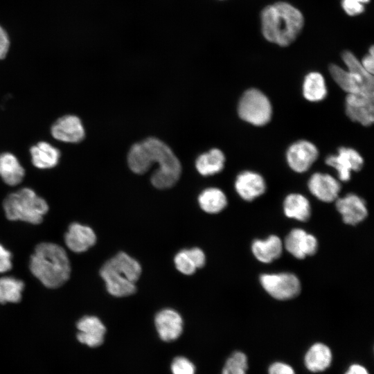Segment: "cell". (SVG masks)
Returning a JSON list of instances; mask_svg holds the SVG:
<instances>
[{"label":"cell","mask_w":374,"mask_h":374,"mask_svg":"<svg viewBox=\"0 0 374 374\" xmlns=\"http://www.w3.org/2000/svg\"><path fill=\"white\" fill-rule=\"evenodd\" d=\"M127 163L132 172L143 174L150 166L157 163L159 168L151 177L157 188H168L175 184L181 174V164L172 150L156 138H148L134 144L127 155Z\"/></svg>","instance_id":"obj_1"},{"label":"cell","mask_w":374,"mask_h":374,"mask_svg":"<svg viewBox=\"0 0 374 374\" xmlns=\"http://www.w3.org/2000/svg\"><path fill=\"white\" fill-rule=\"evenodd\" d=\"M32 274L46 287L57 288L70 276L71 266L65 250L51 242L37 245L30 260Z\"/></svg>","instance_id":"obj_2"},{"label":"cell","mask_w":374,"mask_h":374,"mask_svg":"<svg viewBox=\"0 0 374 374\" xmlns=\"http://www.w3.org/2000/svg\"><path fill=\"white\" fill-rule=\"evenodd\" d=\"M301 12L285 2L267 6L261 13L262 30L269 42L285 46L297 37L303 25Z\"/></svg>","instance_id":"obj_3"},{"label":"cell","mask_w":374,"mask_h":374,"mask_svg":"<svg viewBox=\"0 0 374 374\" xmlns=\"http://www.w3.org/2000/svg\"><path fill=\"white\" fill-rule=\"evenodd\" d=\"M3 207L8 220L33 224L41 223L48 210L45 199L29 188H23L8 195L4 199Z\"/></svg>","instance_id":"obj_4"},{"label":"cell","mask_w":374,"mask_h":374,"mask_svg":"<svg viewBox=\"0 0 374 374\" xmlns=\"http://www.w3.org/2000/svg\"><path fill=\"white\" fill-rule=\"evenodd\" d=\"M342 58L349 71H346L337 65L331 64L329 70L335 81L348 93L374 96L373 75L364 69L352 53L344 51Z\"/></svg>","instance_id":"obj_5"},{"label":"cell","mask_w":374,"mask_h":374,"mask_svg":"<svg viewBox=\"0 0 374 374\" xmlns=\"http://www.w3.org/2000/svg\"><path fill=\"white\" fill-rule=\"evenodd\" d=\"M238 114L242 120L254 125H264L271 118V104L261 91L251 89L244 93L239 102Z\"/></svg>","instance_id":"obj_6"},{"label":"cell","mask_w":374,"mask_h":374,"mask_svg":"<svg viewBox=\"0 0 374 374\" xmlns=\"http://www.w3.org/2000/svg\"><path fill=\"white\" fill-rule=\"evenodd\" d=\"M260 282L264 290L278 300L291 299L301 291L300 280L292 273L264 274L260 276Z\"/></svg>","instance_id":"obj_7"},{"label":"cell","mask_w":374,"mask_h":374,"mask_svg":"<svg viewBox=\"0 0 374 374\" xmlns=\"http://www.w3.org/2000/svg\"><path fill=\"white\" fill-rule=\"evenodd\" d=\"M52 136L65 143H78L84 139L85 131L81 120L75 115L59 118L51 128Z\"/></svg>","instance_id":"obj_8"},{"label":"cell","mask_w":374,"mask_h":374,"mask_svg":"<svg viewBox=\"0 0 374 374\" xmlns=\"http://www.w3.org/2000/svg\"><path fill=\"white\" fill-rule=\"evenodd\" d=\"M326 163L335 168L341 181H346L350 178V171H359L364 160L359 154L352 148H340L337 155H330L326 159Z\"/></svg>","instance_id":"obj_9"},{"label":"cell","mask_w":374,"mask_h":374,"mask_svg":"<svg viewBox=\"0 0 374 374\" xmlns=\"http://www.w3.org/2000/svg\"><path fill=\"white\" fill-rule=\"evenodd\" d=\"M318 157L316 146L307 141L292 144L287 150V159L290 168L296 172L306 171Z\"/></svg>","instance_id":"obj_10"},{"label":"cell","mask_w":374,"mask_h":374,"mask_svg":"<svg viewBox=\"0 0 374 374\" xmlns=\"http://www.w3.org/2000/svg\"><path fill=\"white\" fill-rule=\"evenodd\" d=\"M287 251L298 259H303L307 256L314 255L318 248L316 238L301 229H294L290 231L285 240Z\"/></svg>","instance_id":"obj_11"},{"label":"cell","mask_w":374,"mask_h":374,"mask_svg":"<svg viewBox=\"0 0 374 374\" xmlns=\"http://www.w3.org/2000/svg\"><path fill=\"white\" fill-rule=\"evenodd\" d=\"M154 323L159 337L167 342L177 339L183 330L181 315L169 308L163 309L157 314Z\"/></svg>","instance_id":"obj_12"},{"label":"cell","mask_w":374,"mask_h":374,"mask_svg":"<svg viewBox=\"0 0 374 374\" xmlns=\"http://www.w3.org/2000/svg\"><path fill=\"white\" fill-rule=\"evenodd\" d=\"M78 340L87 346L95 348L100 346L104 341L105 326L95 316H84L77 323Z\"/></svg>","instance_id":"obj_13"},{"label":"cell","mask_w":374,"mask_h":374,"mask_svg":"<svg viewBox=\"0 0 374 374\" xmlns=\"http://www.w3.org/2000/svg\"><path fill=\"white\" fill-rule=\"evenodd\" d=\"M336 207L341 215L343 221L350 225H355L362 222L368 215L364 201L355 194L350 193L338 199Z\"/></svg>","instance_id":"obj_14"},{"label":"cell","mask_w":374,"mask_h":374,"mask_svg":"<svg viewBox=\"0 0 374 374\" xmlns=\"http://www.w3.org/2000/svg\"><path fill=\"white\" fill-rule=\"evenodd\" d=\"M64 241L70 250L75 253H82L96 243V236L89 226L72 223L65 233Z\"/></svg>","instance_id":"obj_15"},{"label":"cell","mask_w":374,"mask_h":374,"mask_svg":"<svg viewBox=\"0 0 374 374\" xmlns=\"http://www.w3.org/2000/svg\"><path fill=\"white\" fill-rule=\"evenodd\" d=\"M108 292L116 297L133 294L136 292L135 283L129 280L121 273L105 263L100 270Z\"/></svg>","instance_id":"obj_16"},{"label":"cell","mask_w":374,"mask_h":374,"mask_svg":"<svg viewBox=\"0 0 374 374\" xmlns=\"http://www.w3.org/2000/svg\"><path fill=\"white\" fill-rule=\"evenodd\" d=\"M308 188L312 194L319 199L331 202L337 198L341 186L329 175L314 173L308 181Z\"/></svg>","instance_id":"obj_17"},{"label":"cell","mask_w":374,"mask_h":374,"mask_svg":"<svg viewBox=\"0 0 374 374\" xmlns=\"http://www.w3.org/2000/svg\"><path fill=\"white\" fill-rule=\"evenodd\" d=\"M235 186L239 195L247 201H252L261 195L266 188L263 178L249 171L242 172L238 176Z\"/></svg>","instance_id":"obj_18"},{"label":"cell","mask_w":374,"mask_h":374,"mask_svg":"<svg viewBox=\"0 0 374 374\" xmlns=\"http://www.w3.org/2000/svg\"><path fill=\"white\" fill-rule=\"evenodd\" d=\"M31 161L39 169H49L56 166L61 156L60 150L45 141L33 145L30 149Z\"/></svg>","instance_id":"obj_19"},{"label":"cell","mask_w":374,"mask_h":374,"mask_svg":"<svg viewBox=\"0 0 374 374\" xmlns=\"http://www.w3.org/2000/svg\"><path fill=\"white\" fill-rule=\"evenodd\" d=\"M251 250L256 258L264 263H269L278 258L283 251L280 238L275 235L266 240H256L251 245Z\"/></svg>","instance_id":"obj_20"},{"label":"cell","mask_w":374,"mask_h":374,"mask_svg":"<svg viewBox=\"0 0 374 374\" xmlns=\"http://www.w3.org/2000/svg\"><path fill=\"white\" fill-rule=\"evenodd\" d=\"M332 358V352L328 346L322 343H316L305 353L304 364L311 372H321L330 366Z\"/></svg>","instance_id":"obj_21"},{"label":"cell","mask_w":374,"mask_h":374,"mask_svg":"<svg viewBox=\"0 0 374 374\" xmlns=\"http://www.w3.org/2000/svg\"><path fill=\"white\" fill-rule=\"evenodd\" d=\"M25 176V170L12 153L0 154V177L9 186L19 184Z\"/></svg>","instance_id":"obj_22"},{"label":"cell","mask_w":374,"mask_h":374,"mask_svg":"<svg viewBox=\"0 0 374 374\" xmlns=\"http://www.w3.org/2000/svg\"><path fill=\"white\" fill-rule=\"evenodd\" d=\"M106 262L134 283L141 276V267L139 262L125 252H119Z\"/></svg>","instance_id":"obj_23"},{"label":"cell","mask_w":374,"mask_h":374,"mask_svg":"<svg viewBox=\"0 0 374 374\" xmlns=\"http://www.w3.org/2000/svg\"><path fill=\"white\" fill-rule=\"evenodd\" d=\"M285 215L290 218L305 222L310 216V206L308 200L300 194H290L283 204Z\"/></svg>","instance_id":"obj_24"},{"label":"cell","mask_w":374,"mask_h":374,"mask_svg":"<svg viewBox=\"0 0 374 374\" xmlns=\"http://www.w3.org/2000/svg\"><path fill=\"white\" fill-rule=\"evenodd\" d=\"M224 161L222 152L214 148L198 157L196 160V168L202 175H213L223 169Z\"/></svg>","instance_id":"obj_25"},{"label":"cell","mask_w":374,"mask_h":374,"mask_svg":"<svg viewBox=\"0 0 374 374\" xmlns=\"http://www.w3.org/2000/svg\"><path fill=\"white\" fill-rule=\"evenodd\" d=\"M198 202L203 211L208 213H217L226 206L224 193L216 188L204 190L199 196Z\"/></svg>","instance_id":"obj_26"},{"label":"cell","mask_w":374,"mask_h":374,"mask_svg":"<svg viewBox=\"0 0 374 374\" xmlns=\"http://www.w3.org/2000/svg\"><path fill=\"white\" fill-rule=\"evenodd\" d=\"M24 287L21 280L11 276L0 278V303L19 302Z\"/></svg>","instance_id":"obj_27"},{"label":"cell","mask_w":374,"mask_h":374,"mask_svg":"<svg viewBox=\"0 0 374 374\" xmlns=\"http://www.w3.org/2000/svg\"><path fill=\"white\" fill-rule=\"evenodd\" d=\"M327 93L323 76L317 72L308 74L303 83V95L310 101L323 100Z\"/></svg>","instance_id":"obj_28"},{"label":"cell","mask_w":374,"mask_h":374,"mask_svg":"<svg viewBox=\"0 0 374 374\" xmlns=\"http://www.w3.org/2000/svg\"><path fill=\"white\" fill-rule=\"evenodd\" d=\"M374 105L362 106L346 105V112L353 121L368 126L373 123L374 119Z\"/></svg>","instance_id":"obj_29"},{"label":"cell","mask_w":374,"mask_h":374,"mask_svg":"<svg viewBox=\"0 0 374 374\" xmlns=\"http://www.w3.org/2000/svg\"><path fill=\"white\" fill-rule=\"evenodd\" d=\"M247 368L248 360L246 355L236 351L226 361L222 374H246Z\"/></svg>","instance_id":"obj_30"},{"label":"cell","mask_w":374,"mask_h":374,"mask_svg":"<svg viewBox=\"0 0 374 374\" xmlns=\"http://www.w3.org/2000/svg\"><path fill=\"white\" fill-rule=\"evenodd\" d=\"M174 261L178 271L184 274L191 275L196 271L197 267L191 259L188 249H183L177 253Z\"/></svg>","instance_id":"obj_31"},{"label":"cell","mask_w":374,"mask_h":374,"mask_svg":"<svg viewBox=\"0 0 374 374\" xmlns=\"http://www.w3.org/2000/svg\"><path fill=\"white\" fill-rule=\"evenodd\" d=\"M171 371L172 374H195V367L187 358L177 357L171 364Z\"/></svg>","instance_id":"obj_32"},{"label":"cell","mask_w":374,"mask_h":374,"mask_svg":"<svg viewBox=\"0 0 374 374\" xmlns=\"http://www.w3.org/2000/svg\"><path fill=\"white\" fill-rule=\"evenodd\" d=\"M342 7L345 12L351 16L359 15L364 10L363 3L351 0H343Z\"/></svg>","instance_id":"obj_33"},{"label":"cell","mask_w":374,"mask_h":374,"mask_svg":"<svg viewBox=\"0 0 374 374\" xmlns=\"http://www.w3.org/2000/svg\"><path fill=\"white\" fill-rule=\"evenodd\" d=\"M12 254L0 244V273L9 271L12 268Z\"/></svg>","instance_id":"obj_34"},{"label":"cell","mask_w":374,"mask_h":374,"mask_svg":"<svg viewBox=\"0 0 374 374\" xmlns=\"http://www.w3.org/2000/svg\"><path fill=\"white\" fill-rule=\"evenodd\" d=\"M269 374H295L293 368L287 364L276 362L271 364L268 369Z\"/></svg>","instance_id":"obj_35"},{"label":"cell","mask_w":374,"mask_h":374,"mask_svg":"<svg viewBox=\"0 0 374 374\" xmlns=\"http://www.w3.org/2000/svg\"><path fill=\"white\" fill-rule=\"evenodd\" d=\"M188 252L193 260L195 267L197 268L202 267L206 261L205 255L202 249L197 247H194L188 249Z\"/></svg>","instance_id":"obj_36"},{"label":"cell","mask_w":374,"mask_h":374,"mask_svg":"<svg viewBox=\"0 0 374 374\" xmlns=\"http://www.w3.org/2000/svg\"><path fill=\"white\" fill-rule=\"evenodd\" d=\"M10 40L8 33L4 28L0 26V60L3 59L9 50Z\"/></svg>","instance_id":"obj_37"},{"label":"cell","mask_w":374,"mask_h":374,"mask_svg":"<svg viewBox=\"0 0 374 374\" xmlns=\"http://www.w3.org/2000/svg\"><path fill=\"white\" fill-rule=\"evenodd\" d=\"M374 54H371L369 53V54L366 55L363 59L362 65L364 67V69L368 72L369 73L372 74L374 71Z\"/></svg>","instance_id":"obj_38"},{"label":"cell","mask_w":374,"mask_h":374,"mask_svg":"<svg viewBox=\"0 0 374 374\" xmlns=\"http://www.w3.org/2000/svg\"><path fill=\"white\" fill-rule=\"evenodd\" d=\"M344 374H369L367 369L358 364L350 365Z\"/></svg>","instance_id":"obj_39"},{"label":"cell","mask_w":374,"mask_h":374,"mask_svg":"<svg viewBox=\"0 0 374 374\" xmlns=\"http://www.w3.org/2000/svg\"><path fill=\"white\" fill-rule=\"evenodd\" d=\"M351 1H357V2L362 3L363 4L365 3H368L369 1V0H351Z\"/></svg>","instance_id":"obj_40"}]
</instances>
